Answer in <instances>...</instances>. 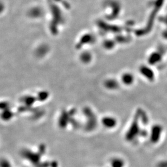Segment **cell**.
<instances>
[{
	"mask_svg": "<svg viewBox=\"0 0 167 167\" xmlns=\"http://www.w3.org/2000/svg\"><path fill=\"white\" fill-rule=\"evenodd\" d=\"M15 110H13L12 104L8 100H0V119L8 122L15 117Z\"/></svg>",
	"mask_w": 167,
	"mask_h": 167,
	"instance_id": "1",
	"label": "cell"
},
{
	"mask_svg": "<svg viewBox=\"0 0 167 167\" xmlns=\"http://www.w3.org/2000/svg\"><path fill=\"white\" fill-rule=\"evenodd\" d=\"M42 9L39 5L33 4L29 7L26 12L27 17L32 20H37L42 17Z\"/></svg>",
	"mask_w": 167,
	"mask_h": 167,
	"instance_id": "2",
	"label": "cell"
},
{
	"mask_svg": "<svg viewBox=\"0 0 167 167\" xmlns=\"http://www.w3.org/2000/svg\"><path fill=\"white\" fill-rule=\"evenodd\" d=\"M0 167H12V163L7 158H1Z\"/></svg>",
	"mask_w": 167,
	"mask_h": 167,
	"instance_id": "3",
	"label": "cell"
},
{
	"mask_svg": "<svg viewBox=\"0 0 167 167\" xmlns=\"http://www.w3.org/2000/svg\"><path fill=\"white\" fill-rule=\"evenodd\" d=\"M6 10V4L3 1L0 0V15L3 14Z\"/></svg>",
	"mask_w": 167,
	"mask_h": 167,
	"instance_id": "4",
	"label": "cell"
}]
</instances>
